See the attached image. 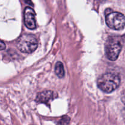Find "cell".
<instances>
[{"label":"cell","instance_id":"cell-1","mask_svg":"<svg viewBox=\"0 0 125 125\" xmlns=\"http://www.w3.org/2000/svg\"><path fill=\"white\" fill-rule=\"evenodd\" d=\"M120 84V78L116 74L107 72L101 75L97 80L98 87L105 93H111L118 88Z\"/></svg>","mask_w":125,"mask_h":125},{"label":"cell","instance_id":"cell-2","mask_svg":"<svg viewBox=\"0 0 125 125\" xmlns=\"http://www.w3.org/2000/svg\"><path fill=\"white\" fill-rule=\"evenodd\" d=\"M18 49L21 51L26 53H31L35 51L38 46V41L33 34H22L17 42Z\"/></svg>","mask_w":125,"mask_h":125},{"label":"cell","instance_id":"cell-3","mask_svg":"<svg viewBox=\"0 0 125 125\" xmlns=\"http://www.w3.org/2000/svg\"><path fill=\"white\" fill-rule=\"evenodd\" d=\"M106 22L110 28L120 30L125 26V17L118 12H114L110 9L106 11Z\"/></svg>","mask_w":125,"mask_h":125},{"label":"cell","instance_id":"cell-4","mask_svg":"<svg viewBox=\"0 0 125 125\" xmlns=\"http://www.w3.org/2000/svg\"><path fill=\"white\" fill-rule=\"evenodd\" d=\"M122 49V45L120 42L114 38L110 39L107 41L105 47L106 56L109 60L115 61L118 58Z\"/></svg>","mask_w":125,"mask_h":125},{"label":"cell","instance_id":"cell-5","mask_svg":"<svg viewBox=\"0 0 125 125\" xmlns=\"http://www.w3.org/2000/svg\"><path fill=\"white\" fill-rule=\"evenodd\" d=\"M24 24L26 26L30 29H34L36 28L35 12L30 7H26L24 11Z\"/></svg>","mask_w":125,"mask_h":125},{"label":"cell","instance_id":"cell-6","mask_svg":"<svg viewBox=\"0 0 125 125\" xmlns=\"http://www.w3.org/2000/svg\"><path fill=\"white\" fill-rule=\"evenodd\" d=\"M53 98V92L51 91H44L37 94L36 98V101L39 103H43V104L48 105L49 102L51 100H52Z\"/></svg>","mask_w":125,"mask_h":125},{"label":"cell","instance_id":"cell-7","mask_svg":"<svg viewBox=\"0 0 125 125\" xmlns=\"http://www.w3.org/2000/svg\"><path fill=\"white\" fill-rule=\"evenodd\" d=\"M55 72L57 77L59 78H62L65 75L64 67L61 62H57L55 66Z\"/></svg>","mask_w":125,"mask_h":125},{"label":"cell","instance_id":"cell-8","mask_svg":"<svg viewBox=\"0 0 125 125\" xmlns=\"http://www.w3.org/2000/svg\"><path fill=\"white\" fill-rule=\"evenodd\" d=\"M70 118L68 116H63L59 122V125H67L69 123Z\"/></svg>","mask_w":125,"mask_h":125},{"label":"cell","instance_id":"cell-9","mask_svg":"<svg viewBox=\"0 0 125 125\" xmlns=\"http://www.w3.org/2000/svg\"><path fill=\"white\" fill-rule=\"evenodd\" d=\"M5 47H6V45H5L3 41H1V46H0V48H1V50H3V49H5Z\"/></svg>","mask_w":125,"mask_h":125},{"label":"cell","instance_id":"cell-10","mask_svg":"<svg viewBox=\"0 0 125 125\" xmlns=\"http://www.w3.org/2000/svg\"><path fill=\"white\" fill-rule=\"evenodd\" d=\"M122 101L123 102V103L125 104V91L123 92V95H122Z\"/></svg>","mask_w":125,"mask_h":125},{"label":"cell","instance_id":"cell-11","mask_svg":"<svg viewBox=\"0 0 125 125\" xmlns=\"http://www.w3.org/2000/svg\"><path fill=\"white\" fill-rule=\"evenodd\" d=\"M24 1H25L26 2H27V3L30 4L31 5H32V2H31V0H24Z\"/></svg>","mask_w":125,"mask_h":125},{"label":"cell","instance_id":"cell-12","mask_svg":"<svg viewBox=\"0 0 125 125\" xmlns=\"http://www.w3.org/2000/svg\"><path fill=\"white\" fill-rule=\"evenodd\" d=\"M101 1H104V0H101Z\"/></svg>","mask_w":125,"mask_h":125}]
</instances>
